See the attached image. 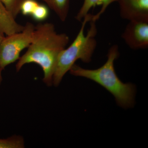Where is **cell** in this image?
<instances>
[{
  "label": "cell",
  "instance_id": "6da1fadb",
  "mask_svg": "<svg viewBox=\"0 0 148 148\" xmlns=\"http://www.w3.org/2000/svg\"><path fill=\"white\" fill-rule=\"evenodd\" d=\"M69 41V36L64 33L58 34L52 23L38 24L35 26L28 50L18 59L16 65V71H19L26 64H38L43 72V82L47 86H51L58 56Z\"/></svg>",
  "mask_w": 148,
  "mask_h": 148
},
{
  "label": "cell",
  "instance_id": "7a4b0ae2",
  "mask_svg": "<svg viewBox=\"0 0 148 148\" xmlns=\"http://www.w3.org/2000/svg\"><path fill=\"white\" fill-rule=\"evenodd\" d=\"M119 54L118 46L114 45L108 50L106 63L100 68L89 70L75 64L69 71L75 76L86 78L101 85L113 95L119 106L127 109L135 104L136 88L132 84L123 83L117 75L114 63Z\"/></svg>",
  "mask_w": 148,
  "mask_h": 148
},
{
  "label": "cell",
  "instance_id": "3957f363",
  "mask_svg": "<svg viewBox=\"0 0 148 148\" xmlns=\"http://www.w3.org/2000/svg\"><path fill=\"white\" fill-rule=\"evenodd\" d=\"M92 16L88 13L85 16L74 41L58 56L53 77V85L56 87L60 84L64 75L77 60H81L85 63L91 61L97 45L95 38L97 29L95 21H91Z\"/></svg>",
  "mask_w": 148,
  "mask_h": 148
},
{
  "label": "cell",
  "instance_id": "277c9868",
  "mask_svg": "<svg viewBox=\"0 0 148 148\" xmlns=\"http://www.w3.org/2000/svg\"><path fill=\"white\" fill-rule=\"evenodd\" d=\"M35 26L27 22L21 32L5 37L0 44V67L7 66L18 60L20 54L32 42Z\"/></svg>",
  "mask_w": 148,
  "mask_h": 148
},
{
  "label": "cell",
  "instance_id": "5b68a950",
  "mask_svg": "<svg viewBox=\"0 0 148 148\" xmlns=\"http://www.w3.org/2000/svg\"><path fill=\"white\" fill-rule=\"evenodd\" d=\"M122 38L132 49H143L148 47V21H129Z\"/></svg>",
  "mask_w": 148,
  "mask_h": 148
},
{
  "label": "cell",
  "instance_id": "8992f818",
  "mask_svg": "<svg viewBox=\"0 0 148 148\" xmlns=\"http://www.w3.org/2000/svg\"><path fill=\"white\" fill-rule=\"evenodd\" d=\"M120 15L129 21L148 22V0H118Z\"/></svg>",
  "mask_w": 148,
  "mask_h": 148
},
{
  "label": "cell",
  "instance_id": "52a82bcc",
  "mask_svg": "<svg viewBox=\"0 0 148 148\" xmlns=\"http://www.w3.org/2000/svg\"><path fill=\"white\" fill-rule=\"evenodd\" d=\"M24 27L16 22L15 18L0 2V32L8 36L21 32Z\"/></svg>",
  "mask_w": 148,
  "mask_h": 148
},
{
  "label": "cell",
  "instance_id": "ba28073f",
  "mask_svg": "<svg viewBox=\"0 0 148 148\" xmlns=\"http://www.w3.org/2000/svg\"><path fill=\"white\" fill-rule=\"evenodd\" d=\"M118 0H84L82 6L77 13L75 18L78 21H82L85 16L88 14L90 9L96 5H102L101 10L95 15H93L91 21H95L100 18L101 15L112 3L117 1Z\"/></svg>",
  "mask_w": 148,
  "mask_h": 148
},
{
  "label": "cell",
  "instance_id": "9c48e42d",
  "mask_svg": "<svg viewBox=\"0 0 148 148\" xmlns=\"http://www.w3.org/2000/svg\"><path fill=\"white\" fill-rule=\"evenodd\" d=\"M57 14L62 21H66L69 14L70 0H42Z\"/></svg>",
  "mask_w": 148,
  "mask_h": 148
},
{
  "label": "cell",
  "instance_id": "30bf717a",
  "mask_svg": "<svg viewBox=\"0 0 148 148\" xmlns=\"http://www.w3.org/2000/svg\"><path fill=\"white\" fill-rule=\"evenodd\" d=\"M25 147L24 138L19 135H13L7 139H0V148Z\"/></svg>",
  "mask_w": 148,
  "mask_h": 148
},
{
  "label": "cell",
  "instance_id": "8fae6325",
  "mask_svg": "<svg viewBox=\"0 0 148 148\" xmlns=\"http://www.w3.org/2000/svg\"><path fill=\"white\" fill-rule=\"evenodd\" d=\"M24 0H0L12 15L16 18L20 12V7Z\"/></svg>",
  "mask_w": 148,
  "mask_h": 148
},
{
  "label": "cell",
  "instance_id": "7c38bea8",
  "mask_svg": "<svg viewBox=\"0 0 148 148\" xmlns=\"http://www.w3.org/2000/svg\"><path fill=\"white\" fill-rule=\"evenodd\" d=\"M49 14V12L47 8L43 5L38 4L31 15L35 20L42 21L47 18Z\"/></svg>",
  "mask_w": 148,
  "mask_h": 148
},
{
  "label": "cell",
  "instance_id": "4fadbf2b",
  "mask_svg": "<svg viewBox=\"0 0 148 148\" xmlns=\"http://www.w3.org/2000/svg\"><path fill=\"white\" fill-rule=\"evenodd\" d=\"M36 0H24L20 7V12L24 15H31L38 4Z\"/></svg>",
  "mask_w": 148,
  "mask_h": 148
},
{
  "label": "cell",
  "instance_id": "5bb4252c",
  "mask_svg": "<svg viewBox=\"0 0 148 148\" xmlns=\"http://www.w3.org/2000/svg\"><path fill=\"white\" fill-rule=\"evenodd\" d=\"M4 38V34L2 32H0V44H1V43L2 42Z\"/></svg>",
  "mask_w": 148,
  "mask_h": 148
},
{
  "label": "cell",
  "instance_id": "9a60e30c",
  "mask_svg": "<svg viewBox=\"0 0 148 148\" xmlns=\"http://www.w3.org/2000/svg\"><path fill=\"white\" fill-rule=\"evenodd\" d=\"M2 70L1 69V67H0V85L1 84L2 82L3 81V78L2 76Z\"/></svg>",
  "mask_w": 148,
  "mask_h": 148
}]
</instances>
